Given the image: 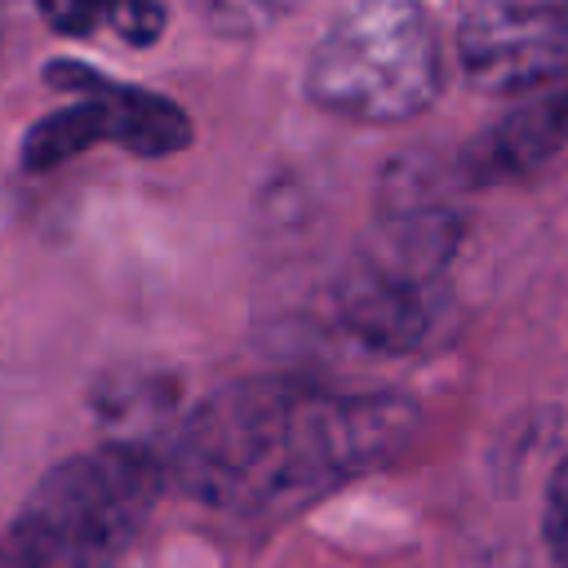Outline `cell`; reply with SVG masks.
Returning <instances> with one entry per match:
<instances>
[{"label":"cell","instance_id":"obj_11","mask_svg":"<svg viewBox=\"0 0 568 568\" xmlns=\"http://www.w3.org/2000/svg\"><path fill=\"white\" fill-rule=\"evenodd\" d=\"M0 27H4V0H0Z\"/></svg>","mask_w":568,"mask_h":568},{"label":"cell","instance_id":"obj_7","mask_svg":"<svg viewBox=\"0 0 568 568\" xmlns=\"http://www.w3.org/2000/svg\"><path fill=\"white\" fill-rule=\"evenodd\" d=\"M564 133H568V98H564V89L532 93L479 146V155H484L479 173L506 178V173H515L524 164H537V160H546L564 142Z\"/></svg>","mask_w":568,"mask_h":568},{"label":"cell","instance_id":"obj_9","mask_svg":"<svg viewBox=\"0 0 568 568\" xmlns=\"http://www.w3.org/2000/svg\"><path fill=\"white\" fill-rule=\"evenodd\" d=\"M297 0H195L200 18L217 36H262L266 27L284 22Z\"/></svg>","mask_w":568,"mask_h":568},{"label":"cell","instance_id":"obj_5","mask_svg":"<svg viewBox=\"0 0 568 568\" xmlns=\"http://www.w3.org/2000/svg\"><path fill=\"white\" fill-rule=\"evenodd\" d=\"M44 80L53 89L71 93V102L58 111H44L22 133L18 155H22L27 173L58 169V164H67V160H75L102 142L124 146V151L146 155V160H164V155L186 151L195 138L191 115L173 98L151 93L142 84H129V80H111L106 71H98L89 62L58 58L44 67Z\"/></svg>","mask_w":568,"mask_h":568},{"label":"cell","instance_id":"obj_3","mask_svg":"<svg viewBox=\"0 0 568 568\" xmlns=\"http://www.w3.org/2000/svg\"><path fill=\"white\" fill-rule=\"evenodd\" d=\"M444 89L439 36L417 0H355L320 36L306 93L320 111L359 124L422 115Z\"/></svg>","mask_w":568,"mask_h":568},{"label":"cell","instance_id":"obj_1","mask_svg":"<svg viewBox=\"0 0 568 568\" xmlns=\"http://www.w3.org/2000/svg\"><path fill=\"white\" fill-rule=\"evenodd\" d=\"M417 408L288 377H240L204 395L178 430L173 479L226 515H284L395 457Z\"/></svg>","mask_w":568,"mask_h":568},{"label":"cell","instance_id":"obj_8","mask_svg":"<svg viewBox=\"0 0 568 568\" xmlns=\"http://www.w3.org/2000/svg\"><path fill=\"white\" fill-rule=\"evenodd\" d=\"M40 18L58 36H93L111 31L124 44H155L164 36V4L160 0H36Z\"/></svg>","mask_w":568,"mask_h":568},{"label":"cell","instance_id":"obj_2","mask_svg":"<svg viewBox=\"0 0 568 568\" xmlns=\"http://www.w3.org/2000/svg\"><path fill=\"white\" fill-rule=\"evenodd\" d=\"M164 488L151 448L111 439L49 466L0 528V568H120Z\"/></svg>","mask_w":568,"mask_h":568},{"label":"cell","instance_id":"obj_4","mask_svg":"<svg viewBox=\"0 0 568 568\" xmlns=\"http://www.w3.org/2000/svg\"><path fill=\"white\" fill-rule=\"evenodd\" d=\"M462 226L448 209L404 204L351 253L333 284L337 320L373 351H417L444 315V275Z\"/></svg>","mask_w":568,"mask_h":568},{"label":"cell","instance_id":"obj_10","mask_svg":"<svg viewBox=\"0 0 568 568\" xmlns=\"http://www.w3.org/2000/svg\"><path fill=\"white\" fill-rule=\"evenodd\" d=\"M541 532H546V550L559 568H568V457L555 466L550 484H546V515H541Z\"/></svg>","mask_w":568,"mask_h":568},{"label":"cell","instance_id":"obj_6","mask_svg":"<svg viewBox=\"0 0 568 568\" xmlns=\"http://www.w3.org/2000/svg\"><path fill=\"white\" fill-rule=\"evenodd\" d=\"M462 75L497 98H532L568 84V4H475L457 27Z\"/></svg>","mask_w":568,"mask_h":568}]
</instances>
